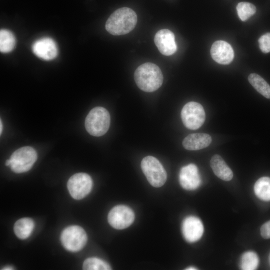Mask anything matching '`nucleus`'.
Listing matches in <instances>:
<instances>
[{
    "instance_id": "1",
    "label": "nucleus",
    "mask_w": 270,
    "mask_h": 270,
    "mask_svg": "<svg viewBox=\"0 0 270 270\" xmlns=\"http://www.w3.org/2000/svg\"><path fill=\"white\" fill-rule=\"evenodd\" d=\"M137 16L132 9L123 7L113 12L107 20L106 29L114 36L125 34L131 32L137 22Z\"/></svg>"
},
{
    "instance_id": "2",
    "label": "nucleus",
    "mask_w": 270,
    "mask_h": 270,
    "mask_svg": "<svg viewBox=\"0 0 270 270\" xmlns=\"http://www.w3.org/2000/svg\"><path fill=\"white\" fill-rule=\"evenodd\" d=\"M134 78L138 88L146 92L156 91L163 82L160 68L152 62H146L138 66L134 72Z\"/></svg>"
},
{
    "instance_id": "3",
    "label": "nucleus",
    "mask_w": 270,
    "mask_h": 270,
    "mask_svg": "<svg viewBox=\"0 0 270 270\" xmlns=\"http://www.w3.org/2000/svg\"><path fill=\"white\" fill-rule=\"evenodd\" d=\"M110 122V115L107 110L96 106L90 110L86 118V129L90 135L100 136L107 132Z\"/></svg>"
},
{
    "instance_id": "4",
    "label": "nucleus",
    "mask_w": 270,
    "mask_h": 270,
    "mask_svg": "<svg viewBox=\"0 0 270 270\" xmlns=\"http://www.w3.org/2000/svg\"><path fill=\"white\" fill-rule=\"evenodd\" d=\"M141 168L149 183L159 188L164 184L167 174L160 161L154 156H148L141 162Z\"/></svg>"
},
{
    "instance_id": "5",
    "label": "nucleus",
    "mask_w": 270,
    "mask_h": 270,
    "mask_svg": "<svg viewBox=\"0 0 270 270\" xmlns=\"http://www.w3.org/2000/svg\"><path fill=\"white\" fill-rule=\"evenodd\" d=\"M37 158V153L34 148L22 147L14 151L10 158L11 170L18 174L26 172L31 169Z\"/></svg>"
},
{
    "instance_id": "6",
    "label": "nucleus",
    "mask_w": 270,
    "mask_h": 270,
    "mask_svg": "<svg viewBox=\"0 0 270 270\" xmlns=\"http://www.w3.org/2000/svg\"><path fill=\"white\" fill-rule=\"evenodd\" d=\"M60 240L63 246L68 250L76 252L81 250L87 242L84 230L78 226H71L62 232Z\"/></svg>"
},
{
    "instance_id": "7",
    "label": "nucleus",
    "mask_w": 270,
    "mask_h": 270,
    "mask_svg": "<svg viewBox=\"0 0 270 270\" xmlns=\"http://www.w3.org/2000/svg\"><path fill=\"white\" fill-rule=\"evenodd\" d=\"M181 118L186 128L194 130L198 129L203 124L206 118V114L204 108L200 104L190 102L182 108Z\"/></svg>"
},
{
    "instance_id": "8",
    "label": "nucleus",
    "mask_w": 270,
    "mask_h": 270,
    "mask_svg": "<svg viewBox=\"0 0 270 270\" xmlns=\"http://www.w3.org/2000/svg\"><path fill=\"white\" fill-rule=\"evenodd\" d=\"M92 186L91 177L84 172L74 174L69 178L67 183L70 194L76 200H80L86 196L90 192Z\"/></svg>"
},
{
    "instance_id": "9",
    "label": "nucleus",
    "mask_w": 270,
    "mask_h": 270,
    "mask_svg": "<svg viewBox=\"0 0 270 270\" xmlns=\"http://www.w3.org/2000/svg\"><path fill=\"white\" fill-rule=\"evenodd\" d=\"M134 214L132 210L124 205H118L109 212L108 220L114 228L122 230L128 227L133 222Z\"/></svg>"
},
{
    "instance_id": "10",
    "label": "nucleus",
    "mask_w": 270,
    "mask_h": 270,
    "mask_svg": "<svg viewBox=\"0 0 270 270\" xmlns=\"http://www.w3.org/2000/svg\"><path fill=\"white\" fill-rule=\"evenodd\" d=\"M154 43L160 52L164 56H170L176 50L174 34L169 30H158L154 38Z\"/></svg>"
},
{
    "instance_id": "11",
    "label": "nucleus",
    "mask_w": 270,
    "mask_h": 270,
    "mask_svg": "<svg viewBox=\"0 0 270 270\" xmlns=\"http://www.w3.org/2000/svg\"><path fill=\"white\" fill-rule=\"evenodd\" d=\"M182 229L184 238L189 242H194L200 240L204 230L200 220L194 216H189L184 219Z\"/></svg>"
},
{
    "instance_id": "12",
    "label": "nucleus",
    "mask_w": 270,
    "mask_h": 270,
    "mask_svg": "<svg viewBox=\"0 0 270 270\" xmlns=\"http://www.w3.org/2000/svg\"><path fill=\"white\" fill-rule=\"evenodd\" d=\"M32 50L38 57L46 60L54 58L58 53L56 42L52 38L48 37L35 41L32 46Z\"/></svg>"
},
{
    "instance_id": "13",
    "label": "nucleus",
    "mask_w": 270,
    "mask_h": 270,
    "mask_svg": "<svg viewBox=\"0 0 270 270\" xmlns=\"http://www.w3.org/2000/svg\"><path fill=\"white\" fill-rule=\"evenodd\" d=\"M179 182L182 188L186 190L196 189L201 183L197 166L193 164L183 166L180 172Z\"/></svg>"
},
{
    "instance_id": "14",
    "label": "nucleus",
    "mask_w": 270,
    "mask_h": 270,
    "mask_svg": "<svg viewBox=\"0 0 270 270\" xmlns=\"http://www.w3.org/2000/svg\"><path fill=\"white\" fill-rule=\"evenodd\" d=\"M212 59L222 64H228L233 60L234 52L232 46L224 40H217L213 43L210 48Z\"/></svg>"
},
{
    "instance_id": "15",
    "label": "nucleus",
    "mask_w": 270,
    "mask_h": 270,
    "mask_svg": "<svg viewBox=\"0 0 270 270\" xmlns=\"http://www.w3.org/2000/svg\"><path fill=\"white\" fill-rule=\"evenodd\" d=\"M212 140L208 134L194 133L188 135L184 139L182 146L186 150H196L208 146Z\"/></svg>"
},
{
    "instance_id": "16",
    "label": "nucleus",
    "mask_w": 270,
    "mask_h": 270,
    "mask_svg": "<svg viewBox=\"0 0 270 270\" xmlns=\"http://www.w3.org/2000/svg\"><path fill=\"white\" fill-rule=\"evenodd\" d=\"M210 166L214 174L220 179L229 181L232 178V170L220 155L215 154L212 156Z\"/></svg>"
},
{
    "instance_id": "17",
    "label": "nucleus",
    "mask_w": 270,
    "mask_h": 270,
    "mask_svg": "<svg viewBox=\"0 0 270 270\" xmlns=\"http://www.w3.org/2000/svg\"><path fill=\"white\" fill-rule=\"evenodd\" d=\"M34 226L33 220L29 218H24L18 220L14 225V232L21 240L27 238L32 234Z\"/></svg>"
},
{
    "instance_id": "18",
    "label": "nucleus",
    "mask_w": 270,
    "mask_h": 270,
    "mask_svg": "<svg viewBox=\"0 0 270 270\" xmlns=\"http://www.w3.org/2000/svg\"><path fill=\"white\" fill-rule=\"evenodd\" d=\"M248 80L254 89L267 98H270V86L260 75L252 73L248 76Z\"/></svg>"
},
{
    "instance_id": "19",
    "label": "nucleus",
    "mask_w": 270,
    "mask_h": 270,
    "mask_svg": "<svg viewBox=\"0 0 270 270\" xmlns=\"http://www.w3.org/2000/svg\"><path fill=\"white\" fill-rule=\"evenodd\" d=\"M254 192L260 199L270 201V178L264 176L260 178L254 184Z\"/></svg>"
},
{
    "instance_id": "20",
    "label": "nucleus",
    "mask_w": 270,
    "mask_h": 270,
    "mask_svg": "<svg viewBox=\"0 0 270 270\" xmlns=\"http://www.w3.org/2000/svg\"><path fill=\"white\" fill-rule=\"evenodd\" d=\"M15 38L12 33L8 30L0 31V50L2 52L8 53L14 48Z\"/></svg>"
},
{
    "instance_id": "21",
    "label": "nucleus",
    "mask_w": 270,
    "mask_h": 270,
    "mask_svg": "<svg viewBox=\"0 0 270 270\" xmlns=\"http://www.w3.org/2000/svg\"><path fill=\"white\" fill-rule=\"evenodd\" d=\"M259 264L258 255L254 252L248 251L242 256L240 266L244 270H254L256 269Z\"/></svg>"
},
{
    "instance_id": "22",
    "label": "nucleus",
    "mask_w": 270,
    "mask_h": 270,
    "mask_svg": "<svg viewBox=\"0 0 270 270\" xmlns=\"http://www.w3.org/2000/svg\"><path fill=\"white\" fill-rule=\"evenodd\" d=\"M84 270H110L111 267L106 262L96 258H90L86 259L82 265Z\"/></svg>"
},
{
    "instance_id": "23",
    "label": "nucleus",
    "mask_w": 270,
    "mask_h": 270,
    "mask_svg": "<svg viewBox=\"0 0 270 270\" xmlns=\"http://www.w3.org/2000/svg\"><path fill=\"white\" fill-rule=\"evenodd\" d=\"M239 18L242 21H246L256 12V8L248 2H240L236 7Z\"/></svg>"
},
{
    "instance_id": "24",
    "label": "nucleus",
    "mask_w": 270,
    "mask_h": 270,
    "mask_svg": "<svg viewBox=\"0 0 270 270\" xmlns=\"http://www.w3.org/2000/svg\"><path fill=\"white\" fill-rule=\"evenodd\" d=\"M259 46L264 53L270 52V32L262 35L258 40Z\"/></svg>"
},
{
    "instance_id": "25",
    "label": "nucleus",
    "mask_w": 270,
    "mask_h": 270,
    "mask_svg": "<svg viewBox=\"0 0 270 270\" xmlns=\"http://www.w3.org/2000/svg\"><path fill=\"white\" fill-rule=\"evenodd\" d=\"M262 236L265 238H270V220L262 225L260 229Z\"/></svg>"
},
{
    "instance_id": "26",
    "label": "nucleus",
    "mask_w": 270,
    "mask_h": 270,
    "mask_svg": "<svg viewBox=\"0 0 270 270\" xmlns=\"http://www.w3.org/2000/svg\"><path fill=\"white\" fill-rule=\"evenodd\" d=\"M10 163H11L10 160V159H8L6 160L5 164L6 166H10Z\"/></svg>"
},
{
    "instance_id": "27",
    "label": "nucleus",
    "mask_w": 270,
    "mask_h": 270,
    "mask_svg": "<svg viewBox=\"0 0 270 270\" xmlns=\"http://www.w3.org/2000/svg\"><path fill=\"white\" fill-rule=\"evenodd\" d=\"M14 268L11 267V266H6V267H4V268H3L2 269V270H13Z\"/></svg>"
},
{
    "instance_id": "28",
    "label": "nucleus",
    "mask_w": 270,
    "mask_h": 270,
    "mask_svg": "<svg viewBox=\"0 0 270 270\" xmlns=\"http://www.w3.org/2000/svg\"><path fill=\"white\" fill-rule=\"evenodd\" d=\"M197 269L198 268H196L195 267L190 266V267H188V268H186V270H197Z\"/></svg>"
},
{
    "instance_id": "29",
    "label": "nucleus",
    "mask_w": 270,
    "mask_h": 270,
    "mask_svg": "<svg viewBox=\"0 0 270 270\" xmlns=\"http://www.w3.org/2000/svg\"><path fill=\"white\" fill-rule=\"evenodd\" d=\"M0 134H2V120H0Z\"/></svg>"
},
{
    "instance_id": "30",
    "label": "nucleus",
    "mask_w": 270,
    "mask_h": 270,
    "mask_svg": "<svg viewBox=\"0 0 270 270\" xmlns=\"http://www.w3.org/2000/svg\"><path fill=\"white\" fill-rule=\"evenodd\" d=\"M269 260H270V257H269Z\"/></svg>"
}]
</instances>
